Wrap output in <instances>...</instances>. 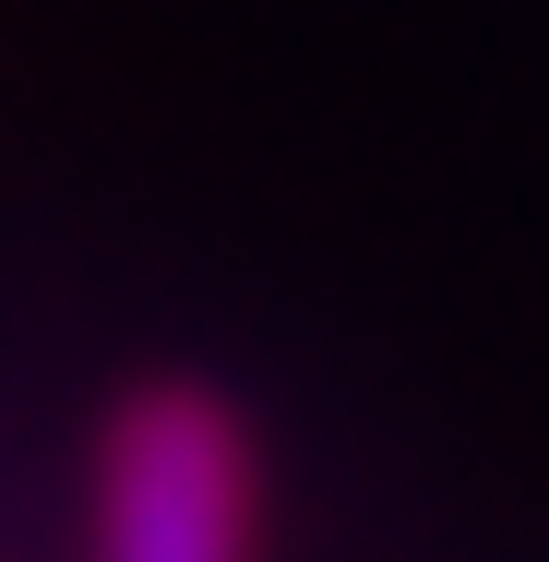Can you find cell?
Listing matches in <instances>:
<instances>
[{
  "instance_id": "1",
  "label": "cell",
  "mask_w": 549,
  "mask_h": 562,
  "mask_svg": "<svg viewBox=\"0 0 549 562\" xmlns=\"http://www.w3.org/2000/svg\"><path fill=\"white\" fill-rule=\"evenodd\" d=\"M251 527H263V479L227 395L156 383L108 419L84 562H251Z\"/></svg>"
}]
</instances>
